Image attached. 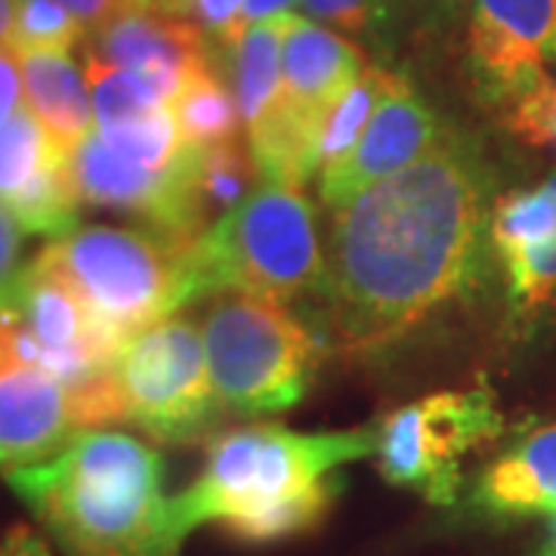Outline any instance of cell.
<instances>
[{"mask_svg":"<svg viewBox=\"0 0 556 556\" xmlns=\"http://www.w3.org/2000/svg\"><path fill=\"white\" fill-rule=\"evenodd\" d=\"M492 177L464 137L343 204L325 254V313L340 353L375 356L467 294L492 244Z\"/></svg>","mask_w":556,"mask_h":556,"instance_id":"cell-1","label":"cell"},{"mask_svg":"<svg viewBox=\"0 0 556 556\" xmlns=\"http://www.w3.org/2000/svg\"><path fill=\"white\" fill-rule=\"evenodd\" d=\"M378 455V427L300 433L251 424L219 433L207 445L201 473L174 501L182 538L201 526H223L241 541H281L313 529L338 497L340 470Z\"/></svg>","mask_w":556,"mask_h":556,"instance_id":"cell-2","label":"cell"},{"mask_svg":"<svg viewBox=\"0 0 556 556\" xmlns=\"http://www.w3.org/2000/svg\"><path fill=\"white\" fill-rule=\"evenodd\" d=\"M65 556H179L164 457L137 437L84 430L65 452L7 473Z\"/></svg>","mask_w":556,"mask_h":556,"instance_id":"cell-3","label":"cell"},{"mask_svg":"<svg viewBox=\"0 0 556 556\" xmlns=\"http://www.w3.org/2000/svg\"><path fill=\"white\" fill-rule=\"evenodd\" d=\"M195 298L244 294L288 306L325 285L316 211L300 189L266 182L189 244Z\"/></svg>","mask_w":556,"mask_h":556,"instance_id":"cell-4","label":"cell"},{"mask_svg":"<svg viewBox=\"0 0 556 556\" xmlns=\"http://www.w3.org/2000/svg\"><path fill=\"white\" fill-rule=\"evenodd\" d=\"M35 263L65 281L121 343L195 300L189 244L159 229L75 226L50 241Z\"/></svg>","mask_w":556,"mask_h":556,"instance_id":"cell-5","label":"cell"},{"mask_svg":"<svg viewBox=\"0 0 556 556\" xmlns=\"http://www.w3.org/2000/svg\"><path fill=\"white\" fill-rule=\"evenodd\" d=\"M204 353L219 408L288 412L306 396L321 343L285 306L226 294L204 316Z\"/></svg>","mask_w":556,"mask_h":556,"instance_id":"cell-6","label":"cell"},{"mask_svg":"<svg viewBox=\"0 0 556 556\" xmlns=\"http://www.w3.org/2000/svg\"><path fill=\"white\" fill-rule=\"evenodd\" d=\"M124 424L155 442L199 439L219 412L204 338L189 318L174 316L139 331L112 365Z\"/></svg>","mask_w":556,"mask_h":556,"instance_id":"cell-7","label":"cell"},{"mask_svg":"<svg viewBox=\"0 0 556 556\" xmlns=\"http://www.w3.org/2000/svg\"><path fill=\"white\" fill-rule=\"evenodd\" d=\"M492 390H442L402 405L378 424V470L430 504H455L464 492V457L501 437Z\"/></svg>","mask_w":556,"mask_h":556,"instance_id":"cell-8","label":"cell"},{"mask_svg":"<svg viewBox=\"0 0 556 556\" xmlns=\"http://www.w3.org/2000/svg\"><path fill=\"white\" fill-rule=\"evenodd\" d=\"M199 159L201 149H195V155L186 164L161 170L124 159L93 130L68 161H72V182L80 201L137 214L149 219L152 229L164 232L167 239L192 244L207 229L195 192Z\"/></svg>","mask_w":556,"mask_h":556,"instance_id":"cell-9","label":"cell"},{"mask_svg":"<svg viewBox=\"0 0 556 556\" xmlns=\"http://www.w3.org/2000/svg\"><path fill=\"white\" fill-rule=\"evenodd\" d=\"M556 0H470L467 56L477 93L504 112L547 78Z\"/></svg>","mask_w":556,"mask_h":556,"instance_id":"cell-10","label":"cell"},{"mask_svg":"<svg viewBox=\"0 0 556 556\" xmlns=\"http://www.w3.org/2000/svg\"><path fill=\"white\" fill-rule=\"evenodd\" d=\"M72 155L22 105L0 127V204L25 232L60 239L78 226Z\"/></svg>","mask_w":556,"mask_h":556,"instance_id":"cell-11","label":"cell"},{"mask_svg":"<svg viewBox=\"0 0 556 556\" xmlns=\"http://www.w3.org/2000/svg\"><path fill=\"white\" fill-rule=\"evenodd\" d=\"M90 56L142 78L161 100H177L182 84L211 65L204 31L155 0H124L97 28Z\"/></svg>","mask_w":556,"mask_h":556,"instance_id":"cell-12","label":"cell"},{"mask_svg":"<svg viewBox=\"0 0 556 556\" xmlns=\"http://www.w3.org/2000/svg\"><path fill=\"white\" fill-rule=\"evenodd\" d=\"M442 137L445 130L437 112L417 97L405 75H399L350 159L318 177V195L328 207L340 211L368 186L427 159Z\"/></svg>","mask_w":556,"mask_h":556,"instance_id":"cell-13","label":"cell"},{"mask_svg":"<svg viewBox=\"0 0 556 556\" xmlns=\"http://www.w3.org/2000/svg\"><path fill=\"white\" fill-rule=\"evenodd\" d=\"M492 248L504 263L507 298L519 321L556 306V174L495 199Z\"/></svg>","mask_w":556,"mask_h":556,"instance_id":"cell-14","label":"cell"},{"mask_svg":"<svg viewBox=\"0 0 556 556\" xmlns=\"http://www.w3.org/2000/svg\"><path fill=\"white\" fill-rule=\"evenodd\" d=\"M90 430L78 393L60 378L16 368L0 375V470L16 473L65 452Z\"/></svg>","mask_w":556,"mask_h":556,"instance_id":"cell-15","label":"cell"},{"mask_svg":"<svg viewBox=\"0 0 556 556\" xmlns=\"http://www.w3.org/2000/svg\"><path fill=\"white\" fill-rule=\"evenodd\" d=\"M467 514L492 522L556 517V424L529 430L479 473Z\"/></svg>","mask_w":556,"mask_h":556,"instance_id":"cell-16","label":"cell"},{"mask_svg":"<svg viewBox=\"0 0 556 556\" xmlns=\"http://www.w3.org/2000/svg\"><path fill=\"white\" fill-rule=\"evenodd\" d=\"M22 90L28 112L56 139L68 155L93 134V100L87 68H80L72 50L22 53Z\"/></svg>","mask_w":556,"mask_h":556,"instance_id":"cell-17","label":"cell"},{"mask_svg":"<svg viewBox=\"0 0 556 556\" xmlns=\"http://www.w3.org/2000/svg\"><path fill=\"white\" fill-rule=\"evenodd\" d=\"M285 20L260 22L244 31L239 47L232 50V75H236V100L241 124L248 134L260 130L281 102V38Z\"/></svg>","mask_w":556,"mask_h":556,"instance_id":"cell-18","label":"cell"},{"mask_svg":"<svg viewBox=\"0 0 556 556\" xmlns=\"http://www.w3.org/2000/svg\"><path fill=\"white\" fill-rule=\"evenodd\" d=\"M170 112L177 118L179 137L192 149H214L239 139L241 112L236 90L223 84L214 65H204L182 84Z\"/></svg>","mask_w":556,"mask_h":556,"instance_id":"cell-19","label":"cell"},{"mask_svg":"<svg viewBox=\"0 0 556 556\" xmlns=\"http://www.w3.org/2000/svg\"><path fill=\"white\" fill-rule=\"evenodd\" d=\"M396 78V72L368 65V72L325 115L316 142L318 177L328 174L331 167H338L340 161L350 159V152L358 146V139L365 134L368 121L375 118V112L380 109V102L387 100V93L393 90Z\"/></svg>","mask_w":556,"mask_h":556,"instance_id":"cell-20","label":"cell"},{"mask_svg":"<svg viewBox=\"0 0 556 556\" xmlns=\"http://www.w3.org/2000/svg\"><path fill=\"white\" fill-rule=\"evenodd\" d=\"M260 167L251 149L236 142H223L214 149H201L199 159V179H195V192H199V207L204 223L211 226L214 219L229 214L236 204L248 199L257 186Z\"/></svg>","mask_w":556,"mask_h":556,"instance_id":"cell-21","label":"cell"},{"mask_svg":"<svg viewBox=\"0 0 556 556\" xmlns=\"http://www.w3.org/2000/svg\"><path fill=\"white\" fill-rule=\"evenodd\" d=\"M80 25L60 0H20L16 10V31L10 50L22 53H40V50H72L84 38Z\"/></svg>","mask_w":556,"mask_h":556,"instance_id":"cell-22","label":"cell"},{"mask_svg":"<svg viewBox=\"0 0 556 556\" xmlns=\"http://www.w3.org/2000/svg\"><path fill=\"white\" fill-rule=\"evenodd\" d=\"M507 127L526 139L529 146H554L556 149V75L538 84L519 102L504 112Z\"/></svg>","mask_w":556,"mask_h":556,"instance_id":"cell-23","label":"cell"},{"mask_svg":"<svg viewBox=\"0 0 556 556\" xmlns=\"http://www.w3.org/2000/svg\"><path fill=\"white\" fill-rule=\"evenodd\" d=\"M313 20L350 35H368L383 22V0H300Z\"/></svg>","mask_w":556,"mask_h":556,"instance_id":"cell-24","label":"cell"},{"mask_svg":"<svg viewBox=\"0 0 556 556\" xmlns=\"http://www.w3.org/2000/svg\"><path fill=\"white\" fill-rule=\"evenodd\" d=\"M182 13H192L201 31L217 38L226 50H236L244 38V0H186Z\"/></svg>","mask_w":556,"mask_h":556,"instance_id":"cell-25","label":"cell"},{"mask_svg":"<svg viewBox=\"0 0 556 556\" xmlns=\"http://www.w3.org/2000/svg\"><path fill=\"white\" fill-rule=\"evenodd\" d=\"M22 229L20 219L13 217L3 204H0V313H7L13 306L16 288H20L22 273Z\"/></svg>","mask_w":556,"mask_h":556,"instance_id":"cell-26","label":"cell"},{"mask_svg":"<svg viewBox=\"0 0 556 556\" xmlns=\"http://www.w3.org/2000/svg\"><path fill=\"white\" fill-rule=\"evenodd\" d=\"M22 72L13 50H0V127L22 109Z\"/></svg>","mask_w":556,"mask_h":556,"instance_id":"cell-27","label":"cell"},{"mask_svg":"<svg viewBox=\"0 0 556 556\" xmlns=\"http://www.w3.org/2000/svg\"><path fill=\"white\" fill-rule=\"evenodd\" d=\"M0 556H53L47 541L31 529V526H10L0 538Z\"/></svg>","mask_w":556,"mask_h":556,"instance_id":"cell-28","label":"cell"},{"mask_svg":"<svg viewBox=\"0 0 556 556\" xmlns=\"http://www.w3.org/2000/svg\"><path fill=\"white\" fill-rule=\"evenodd\" d=\"M60 3L84 28H93L97 31L100 25H105V22L115 16V10H118L124 0H60Z\"/></svg>","mask_w":556,"mask_h":556,"instance_id":"cell-29","label":"cell"},{"mask_svg":"<svg viewBox=\"0 0 556 556\" xmlns=\"http://www.w3.org/2000/svg\"><path fill=\"white\" fill-rule=\"evenodd\" d=\"M298 0H244V25H260V22L281 20L294 13Z\"/></svg>","mask_w":556,"mask_h":556,"instance_id":"cell-30","label":"cell"},{"mask_svg":"<svg viewBox=\"0 0 556 556\" xmlns=\"http://www.w3.org/2000/svg\"><path fill=\"white\" fill-rule=\"evenodd\" d=\"M16 10H20V0H0V50H10V43H13Z\"/></svg>","mask_w":556,"mask_h":556,"instance_id":"cell-31","label":"cell"},{"mask_svg":"<svg viewBox=\"0 0 556 556\" xmlns=\"http://www.w3.org/2000/svg\"><path fill=\"white\" fill-rule=\"evenodd\" d=\"M526 556H556V517L551 519V532H547V538L538 544L532 554H526Z\"/></svg>","mask_w":556,"mask_h":556,"instance_id":"cell-32","label":"cell"},{"mask_svg":"<svg viewBox=\"0 0 556 556\" xmlns=\"http://www.w3.org/2000/svg\"><path fill=\"white\" fill-rule=\"evenodd\" d=\"M155 3H161L170 13H177V16H182V7H186V0H155Z\"/></svg>","mask_w":556,"mask_h":556,"instance_id":"cell-33","label":"cell"},{"mask_svg":"<svg viewBox=\"0 0 556 556\" xmlns=\"http://www.w3.org/2000/svg\"><path fill=\"white\" fill-rule=\"evenodd\" d=\"M547 65H556V40H554V47H551V56H547Z\"/></svg>","mask_w":556,"mask_h":556,"instance_id":"cell-34","label":"cell"}]
</instances>
